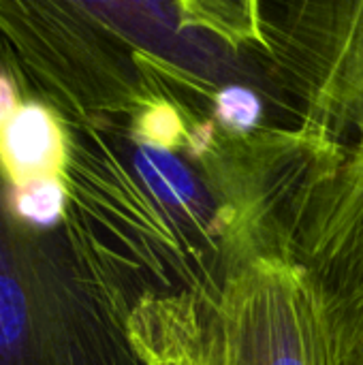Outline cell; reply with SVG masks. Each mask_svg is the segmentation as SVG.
Here are the masks:
<instances>
[{
    "mask_svg": "<svg viewBox=\"0 0 363 365\" xmlns=\"http://www.w3.org/2000/svg\"><path fill=\"white\" fill-rule=\"evenodd\" d=\"M289 259L310 287L332 365H363V133L306 190Z\"/></svg>",
    "mask_w": 363,
    "mask_h": 365,
    "instance_id": "1",
    "label": "cell"
},
{
    "mask_svg": "<svg viewBox=\"0 0 363 365\" xmlns=\"http://www.w3.org/2000/svg\"><path fill=\"white\" fill-rule=\"evenodd\" d=\"M208 365H332L323 323L300 267L263 257L237 269L203 310Z\"/></svg>",
    "mask_w": 363,
    "mask_h": 365,
    "instance_id": "2",
    "label": "cell"
},
{
    "mask_svg": "<svg viewBox=\"0 0 363 365\" xmlns=\"http://www.w3.org/2000/svg\"><path fill=\"white\" fill-rule=\"evenodd\" d=\"M265 28L270 56L302 101L304 122L334 139L363 133V0L289 2Z\"/></svg>",
    "mask_w": 363,
    "mask_h": 365,
    "instance_id": "3",
    "label": "cell"
},
{
    "mask_svg": "<svg viewBox=\"0 0 363 365\" xmlns=\"http://www.w3.org/2000/svg\"><path fill=\"white\" fill-rule=\"evenodd\" d=\"M21 252L51 365H148L128 334L131 304L66 237Z\"/></svg>",
    "mask_w": 363,
    "mask_h": 365,
    "instance_id": "4",
    "label": "cell"
},
{
    "mask_svg": "<svg viewBox=\"0 0 363 365\" xmlns=\"http://www.w3.org/2000/svg\"><path fill=\"white\" fill-rule=\"evenodd\" d=\"M68 135L64 120L43 103H19L0 126V171L11 188L34 180L64 178Z\"/></svg>",
    "mask_w": 363,
    "mask_h": 365,
    "instance_id": "5",
    "label": "cell"
},
{
    "mask_svg": "<svg viewBox=\"0 0 363 365\" xmlns=\"http://www.w3.org/2000/svg\"><path fill=\"white\" fill-rule=\"evenodd\" d=\"M0 365H51L47 329L21 252L0 240Z\"/></svg>",
    "mask_w": 363,
    "mask_h": 365,
    "instance_id": "6",
    "label": "cell"
},
{
    "mask_svg": "<svg viewBox=\"0 0 363 365\" xmlns=\"http://www.w3.org/2000/svg\"><path fill=\"white\" fill-rule=\"evenodd\" d=\"M68 186L64 178L34 180L11 188V210L24 225L49 231L66 222L68 216Z\"/></svg>",
    "mask_w": 363,
    "mask_h": 365,
    "instance_id": "7",
    "label": "cell"
},
{
    "mask_svg": "<svg viewBox=\"0 0 363 365\" xmlns=\"http://www.w3.org/2000/svg\"><path fill=\"white\" fill-rule=\"evenodd\" d=\"M210 115L220 128L235 135H248L263 128V101L248 86H220L212 92Z\"/></svg>",
    "mask_w": 363,
    "mask_h": 365,
    "instance_id": "8",
    "label": "cell"
},
{
    "mask_svg": "<svg viewBox=\"0 0 363 365\" xmlns=\"http://www.w3.org/2000/svg\"><path fill=\"white\" fill-rule=\"evenodd\" d=\"M133 344L148 365H180L175 331L167 321L148 319L131 329Z\"/></svg>",
    "mask_w": 363,
    "mask_h": 365,
    "instance_id": "9",
    "label": "cell"
},
{
    "mask_svg": "<svg viewBox=\"0 0 363 365\" xmlns=\"http://www.w3.org/2000/svg\"><path fill=\"white\" fill-rule=\"evenodd\" d=\"M178 361L180 365H208L203 344L178 336Z\"/></svg>",
    "mask_w": 363,
    "mask_h": 365,
    "instance_id": "10",
    "label": "cell"
},
{
    "mask_svg": "<svg viewBox=\"0 0 363 365\" xmlns=\"http://www.w3.org/2000/svg\"><path fill=\"white\" fill-rule=\"evenodd\" d=\"M19 107L17 103V92L13 83L6 79V75L0 71V126L9 120V115Z\"/></svg>",
    "mask_w": 363,
    "mask_h": 365,
    "instance_id": "11",
    "label": "cell"
}]
</instances>
